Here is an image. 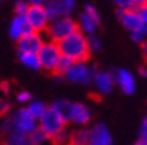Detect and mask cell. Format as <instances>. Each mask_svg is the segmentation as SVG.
Segmentation results:
<instances>
[{
  "mask_svg": "<svg viewBox=\"0 0 147 145\" xmlns=\"http://www.w3.org/2000/svg\"><path fill=\"white\" fill-rule=\"evenodd\" d=\"M58 45L62 55H66L68 57L74 59L76 63H86L91 59V49L88 45V40L84 37L83 31H74L72 33L66 36L64 39L59 40Z\"/></svg>",
  "mask_w": 147,
  "mask_h": 145,
  "instance_id": "cell-1",
  "label": "cell"
},
{
  "mask_svg": "<svg viewBox=\"0 0 147 145\" xmlns=\"http://www.w3.org/2000/svg\"><path fill=\"white\" fill-rule=\"evenodd\" d=\"M79 28H80L79 23L75 21L74 19H71L70 16H62L59 19L52 20L48 24L47 29L42 33H44L47 36L46 41H59V40L64 39L66 36H68L74 31L79 29Z\"/></svg>",
  "mask_w": 147,
  "mask_h": 145,
  "instance_id": "cell-2",
  "label": "cell"
},
{
  "mask_svg": "<svg viewBox=\"0 0 147 145\" xmlns=\"http://www.w3.org/2000/svg\"><path fill=\"white\" fill-rule=\"evenodd\" d=\"M40 67L48 73L55 72V69L58 67V63L62 57V52L59 49V45L56 41H44L42 48L38 52Z\"/></svg>",
  "mask_w": 147,
  "mask_h": 145,
  "instance_id": "cell-3",
  "label": "cell"
},
{
  "mask_svg": "<svg viewBox=\"0 0 147 145\" xmlns=\"http://www.w3.org/2000/svg\"><path fill=\"white\" fill-rule=\"evenodd\" d=\"M66 125L67 122L63 121V118L59 116V113L52 107L46 108L44 113L40 117V126L46 130V133L50 137L60 132V130H63L66 128Z\"/></svg>",
  "mask_w": 147,
  "mask_h": 145,
  "instance_id": "cell-4",
  "label": "cell"
},
{
  "mask_svg": "<svg viewBox=\"0 0 147 145\" xmlns=\"http://www.w3.org/2000/svg\"><path fill=\"white\" fill-rule=\"evenodd\" d=\"M26 17H27L28 23L31 24V27L34 31L36 32H44L50 24V19H48V15L46 12V8L44 5H34L31 4L30 8H28L27 13H26Z\"/></svg>",
  "mask_w": 147,
  "mask_h": 145,
  "instance_id": "cell-5",
  "label": "cell"
},
{
  "mask_svg": "<svg viewBox=\"0 0 147 145\" xmlns=\"http://www.w3.org/2000/svg\"><path fill=\"white\" fill-rule=\"evenodd\" d=\"M44 44V39L40 35V32L32 31L30 33L23 35L18 40V49L19 52H31V53H38L39 49Z\"/></svg>",
  "mask_w": 147,
  "mask_h": 145,
  "instance_id": "cell-6",
  "label": "cell"
},
{
  "mask_svg": "<svg viewBox=\"0 0 147 145\" xmlns=\"http://www.w3.org/2000/svg\"><path fill=\"white\" fill-rule=\"evenodd\" d=\"M12 117L13 122V129L24 132V133H30L31 130L35 129V117L31 115V112L28 108H22L16 112Z\"/></svg>",
  "mask_w": 147,
  "mask_h": 145,
  "instance_id": "cell-7",
  "label": "cell"
},
{
  "mask_svg": "<svg viewBox=\"0 0 147 145\" xmlns=\"http://www.w3.org/2000/svg\"><path fill=\"white\" fill-rule=\"evenodd\" d=\"M116 15L119 17L120 23L128 31H135L140 28L142 19L138 15L135 8H118Z\"/></svg>",
  "mask_w": 147,
  "mask_h": 145,
  "instance_id": "cell-8",
  "label": "cell"
},
{
  "mask_svg": "<svg viewBox=\"0 0 147 145\" xmlns=\"http://www.w3.org/2000/svg\"><path fill=\"white\" fill-rule=\"evenodd\" d=\"M34 29H32L31 24L28 23L26 15H16L9 25V36L13 40H19L23 35L30 33Z\"/></svg>",
  "mask_w": 147,
  "mask_h": 145,
  "instance_id": "cell-9",
  "label": "cell"
},
{
  "mask_svg": "<svg viewBox=\"0 0 147 145\" xmlns=\"http://www.w3.org/2000/svg\"><path fill=\"white\" fill-rule=\"evenodd\" d=\"M114 79L115 81H118L120 89L127 93V95H131L134 92V88H135V83H134V77L131 76V73L127 72L126 69H114Z\"/></svg>",
  "mask_w": 147,
  "mask_h": 145,
  "instance_id": "cell-10",
  "label": "cell"
},
{
  "mask_svg": "<svg viewBox=\"0 0 147 145\" xmlns=\"http://www.w3.org/2000/svg\"><path fill=\"white\" fill-rule=\"evenodd\" d=\"M90 142L95 145H112L109 130L103 124H98L90 130Z\"/></svg>",
  "mask_w": 147,
  "mask_h": 145,
  "instance_id": "cell-11",
  "label": "cell"
},
{
  "mask_svg": "<svg viewBox=\"0 0 147 145\" xmlns=\"http://www.w3.org/2000/svg\"><path fill=\"white\" fill-rule=\"evenodd\" d=\"M44 8H46V12L48 15L50 21H52L55 19H59L62 16H68L66 12V8H64V5L62 3V0H48L44 4Z\"/></svg>",
  "mask_w": 147,
  "mask_h": 145,
  "instance_id": "cell-12",
  "label": "cell"
},
{
  "mask_svg": "<svg viewBox=\"0 0 147 145\" xmlns=\"http://www.w3.org/2000/svg\"><path fill=\"white\" fill-rule=\"evenodd\" d=\"M94 81H95L96 87L103 93H109V92H111L112 87H114L115 79H114V76L110 72H100V73H96Z\"/></svg>",
  "mask_w": 147,
  "mask_h": 145,
  "instance_id": "cell-13",
  "label": "cell"
},
{
  "mask_svg": "<svg viewBox=\"0 0 147 145\" xmlns=\"http://www.w3.org/2000/svg\"><path fill=\"white\" fill-rule=\"evenodd\" d=\"M52 108L59 113V116L63 118L64 122H68L72 117V109H74V103L67 101V100H58L52 104Z\"/></svg>",
  "mask_w": 147,
  "mask_h": 145,
  "instance_id": "cell-14",
  "label": "cell"
},
{
  "mask_svg": "<svg viewBox=\"0 0 147 145\" xmlns=\"http://www.w3.org/2000/svg\"><path fill=\"white\" fill-rule=\"evenodd\" d=\"M87 71H88V68L84 65V63H75L66 72V76L70 81L79 83V81L84 80L86 75H87Z\"/></svg>",
  "mask_w": 147,
  "mask_h": 145,
  "instance_id": "cell-15",
  "label": "cell"
},
{
  "mask_svg": "<svg viewBox=\"0 0 147 145\" xmlns=\"http://www.w3.org/2000/svg\"><path fill=\"white\" fill-rule=\"evenodd\" d=\"M74 122L76 124H87L91 120V113L83 104H74V109H72V117H71Z\"/></svg>",
  "mask_w": 147,
  "mask_h": 145,
  "instance_id": "cell-16",
  "label": "cell"
},
{
  "mask_svg": "<svg viewBox=\"0 0 147 145\" xmlns=\"http://www.w3.org/2000/svg\"><path fill=\"white\" fill-rule=\"evenodd\" d=\"M78 23H79V27H80V29L83 31V32L90 33V35H92L94 32L96 31V27H98V24L94 21V19L86 11L83 12V13H80Z\"/></svg>",
  "mask_w": 147,
  "mask_h": 145,
  "instance_id": "cell-17",
  "label": "cell"
},
{
  "mask_svg": "<svg viewBox=\"0 0 147 145\" xmlns=\"http://www.w3.org/2000/svg\"><path fill=\"white\" fill-rule=\"evenodd\" d=\"M90 142V130L79 129L70 133L71 145H87Z\"/></svg>",
  "mask_w": 147,
  "mask_h": 145,
  "instance_id": "cell-18",
  "label": "cell"
},
{
  "mask_svg": "<svg viewBox=\"0 0 147 145\" xmlns=\"http://www.w3.org/2000/svg\"><path fill=\"white\" fill-rule=\"evenodd\" d=\"M19 60L23 63L26 67H30L32 69H39L40 61H39L38 53H31V52H19Z\"/></svg>",
  "mask_w": 147,
  "mask_h": 145,
  "instance_id": "cell-19",
  "label": "cell"
},
{
  "mask_svg": "<svg viewBox=\"0 0 147 145\" xmlns=\"http://www.w3.org/2000/svg\"><path fill=\"white\" fill-rule=\"evenodd\" d=\"M28 136H30L31 145H43L47 140H50V136L46 133V130L43 129L42 126H39V128L35 126V129L31 130L28 133Z\"/></svg>",
  "mask_w": 147,
  "mask_h": 145,
  "instance_id": "cell-20",
  "label": "cell"
},
{
  "mask_svg": "<svg viewBox=\"0 0 147 145\" xmlns=\"http://www.w3.org/2000/svg\"><path fill=\"white\" fill-rule=\"evenodd\" d=\"M75 63H76V61L74 60V59L68 57V56H66V55H62V57H60V60H59L58 67H56V69H55L54 73L66 75V72L72 67L74 64H75ZM54 73H52V75H54Z\"/></svg>",
  "mask_w": 147,
  "mask_h": 145,
  "instance_id": "cell-21",
  "label": "cell"
},
{
  "mask_svg": "<svg viewBox=\"0 0 147 145\" xmlns=\"http://www.w3.org/2000/svg\"><path fill=\"white\" fill-rule=\"evenodd\" d=\"M46 105L43 103H40V101H35V103H32L31 105H30V112H31V115L34 116L35 118H40L42 117V115L44 113V111H46Z\"/></svg>",
  "mask_w": 147,
  "mask_h": 145,
  "instance_id": "cell-22",
  "label": "cell"
},
{
  "mask_svg": "<svg viewBox=\"0 0 147 145\" xmlns=\"http://www.w3.org/2000/svg\"><path fill=\"white\" fill-rule=\"evenodd\" d=\"M30 1L27 0H18L15 3V13L16 15H26L30 8Z\"/></svg>",
  "mask_w": 147,
  "mask_h": 145,
  "instance_id": "cell-23",
  "label": "cell"
},
{
  "mask_svg": "<svg viewBox=\"0 0 147 145\" xmlns=\"http://www.w3.org/2000/svg\"><path fill=\"white\" fill-rule=\"evenodd\" d=\"M84 11L88 13L91 17L94 19V21L98 24V27L100 25V16H99V13H98L96 11V8L94 7L92 4H86V7H84Z\"/></svg>",
  "mask_w": 147,
  "mask_h": 145,
  "instance_id": "cell-24",
  "label": "cell"
},
{
  "mask_svg": "<svg viewBox=\"0 0 147 145\" xmlns=\"http://www.w3.org/2000/svg\"><path fill=\"white\" fill-rule=\"evenodd\" d=\"M96 73H98V67L96 65H92L91 68H88V71H87V75H86V77H84V80L82 81L83 84H90L91 81L95 79V76H96Z\"/></svg>",
  "mask_w": 147,
  "mask_h": 145,
  "instance_id": "cell-25",
  "label": "cell"
},
{
  "mask_svg": "<svg viewBox=\"0 0 147 145\" xmlns=\"http://www.w3.org/2000/svg\"><path fill=\"white\" fill-rule=\"evenodd\" d=\"M88 45H90V49L91 51H99L100 49V47H102V43H100V40L96 37V36H90L88 39Z\"/></svg>",
  "mask_w": 147,
  "mask_h": 145,
  "instance_id": "cell-26",
  "label": "cell"
},
{
  "mask_svg": "<svg viewBox=\"0 0 147 145\" xmlns=\"http://www.w3.org/2000/svg\"><path fill=\"white\" fill-rule=\"evenodd\" d=\"M11 111V104L8 103L7 100L0 99V117H4L7 116Z\"/></svg>",
  "mask_w": 147,
  "mask_h": 145,
  "instance_id": "cell-27",
  "label": "cell"
},
{
  "mask_svg": "<svg viewBox=\"0 0 147 145\" xmlns=\"http://www.w3.org/2000/svg\"><path fill=\"white\" fill-rule=\"evenodd\" d=\"M118 8H135L134 0H112Z\"/></svg>",
  "mask_w": 147,
  "mask_h": 145,
  "instance_id": "cell-28",
  "label": "cell"
},
{
  "mask_svg": "<svg viewBox=\"0 0 147 145\" xmlns=\"http://www.w3.org/2000/svg\"><path fill=\"white\" fill-rule=\"evenodd\" d=\"M144 36L146 35L142 32L140 29H135V31H131V37H132V40L135 43H143L144 41Z\"/></svg>",
  "mask_w": 147,
  "mask_h": 145,
  "instance_id": "cell-29",
  "label": "cell"
},
{
  "mask_svg": "<svg viewBox=\"0 0 147 145\" xmlns=\"http://www.w3.org/2000/svg\"><path fill=\"white\" fill-rule=\"evenodd\" d=\"M135 9H136V12H138V15L140 16L142 21L147 20V1L143 4H140V5H138V7H135Z\"/></svg>",
  "mask_w": 147,
  "mask_h": 145,
  "instance_id": "cell-30",
  "label": "cell"
},
{
  "mask_svg": "<svg viewBox=\"0 0 147 145\" xmlns=\"http://www.w3.org/2000/svg\"><path fill=\"white\" fill-rule=\"evenodd\" d=\"M63 5H64V8H66V12L67 15L70 16L71 13H72L74 8H75V0H62Z\"/></svg>",
  "mask_w": 147,
  "mask_h": 145,
  "instance_id": "cell-31",
  "label": "cell"
},
{
  "mask_svg": "<svg viewBox=\"0 0 147 145\" xmlns=\"http://www.w3.org/2000/svg\"><path fill=\"white\" fill-rule=\"evenodd\" d=\"M31 93H28V92H19L18 93V96H16V100L19 101V103H27V101H30L31 100Z\"/></svg>",
  "mask_w": 147,
  "mask_h": 145,
  "instance_id": "cell-32",
  "label": "cell"
},
{
  "mask_svg": "<svg viewBox=\"0 0 147 145\" xmlns=\"http://www.w3.org/2000/svg\"><path fill=\"white\" fill-rule=\"evenodd\" d=\"M9 81H4V80H1L0 81V91L3 92L4 95H8L9 93V91H11V87H9Z\"/></svg>",
  "mask_w": 147,
  "mask_h": 145,
  "instance_id": "cell-33",
  "label": "cell"
},
{
  "mask_svg": "<svg viewBox=\"0 0 147 145\" xmlns=\"http://www.w3.org/2000/svg\"><path fill=\"white\" fill-rule=\"evenodd\" d=\"M140 137L147 141V120L144 118L143 124H142V128H140Z\"/></svg>",
  "mask_w": 147,
  "mask_h": 145,
  "instance_id": "cell-34",
  "label": "cell"
},
{
  "mask_svg": "<svg viewBox=\"0 0 147 145\" xmlns=\"http://www.w3.org/2000/svg\"><path fill=\"white\" fill-rule=\"evenodd\" d=\"M140 48H142V56H143V60L147 64V40H144L143 43H140Z\"/></svg>",
  "mask_w": 147,
  "mask_h": 145,
  "instance_id": "cell-35",
  "label": "cell"
},
{
  "mask_svg": "<svg viewBox=\"0 0 147 145\" xmlns=\"http://www.w3.org/2000/svg\"><path fill=\"white\" fill-rule=\"evenodd\" d=\"M88 97L92 101H96V103H102V96L99 93H95V92H90L88 93Z\"/></svg>",
  "mask_w": 147,
  "mask_h": 145,
  "instance_id": "cell-36",
  "label": "cell"
},
{
  "mask_svg": "<svg viewBox=\"0 0 147 145\" xmlns=\"http://www.w3.org/2000/svg\"><path fill=\"white\" fill-rule=\"evenodd\" d=\"M138 73H139L140 76L147 77V67H144V65H140L139 68H138Z\"/></svg>",
  "mask_w": 147,
  "mask_h": 145,
  "instance_id": "cell-37",
  "label": "cell"
},
{
  "mask_svg": "<svg viewBox=\"0 0 147 145\" xmlns=\"http://www.w3.org/2000/svg\"><path fill=\"white\" fill-rule=\"evenodd\" d=\"M28 1H30V4H34V5H44L48 0H28Z\"/></svg>",
  "mask_w": 147,
  "mask_h": 145,
  "instance_id": "cell-38",
  "label": "cell"
},
{
  "mask_svg": "<svg viewBox=\"0 0 147 145\" xmlns=\"http://www.w3.org/2000/svg\"><path fill=\"white\" fill-rule=\"evenodd\" d=\"M142 32H143L144 35H147V20H143L142 21V24H140V28H139Z\"/></svg>",
  "mask_w": 147,
  "mask_h": 145,
  "instance_id": "cell-39",
  "label": "cell"
},
{
  "mask_svg": "<svg viewBox=\"0 0 147 145\" xmlns=\"http://www.w3.org/2000/svg\"><path fill=\"white\" fill-rule=\"evenodd\" d=\"M146 1H147V0H134V4H135V7H138V5L146 3Z\"/></svg>",
  "mask_w": 147,
  "mask_h": 145,
  "instance_id": "cell-40",
  "label": "cell"
},
{
  "mask_svg": "<svg viewBox=\"0 0 147 145\" xmlns=\"http://www.w3.org/2000/svg\"><path fill=\"white\" fill-rule=\"evenodd\" d=\"M136 145H147V141L146 140H143V138L140 137V140L138 142H136Z\"/></svg>",
  "mask_w": 147,
  "mask_h": 145,
  "instance_id": "cell-41",
  "label": "cell"
},
{
  "mask_svg": "<svg viewBox=\"0 0 147 145\" xmlns=\"http://www.w3.org/2000/svg\"><path fill=\"white\" fill-rule=\"evenodd\" d=\"M87 145H95V144H92V142H88V144H87Z\"/></svg>",
  "mask_w": 147,
  "mask_h": 145,
  "instance_id": "cell-42",
  "label": "cell"
},
{
  "mask_svg": "<svg viewBox=\"0 0 147 145\" xmlns=\"http://www.w3.org/2000/svg\"><path fill=\"white\" fill-rule=\"evenodd\" d=\"M67 145H71V144H67Z\"/></svg>",
  "mask_w": 147,
  "mask_h": 145,
  "instance_id": "cell-43",
  "label": "cell"
},
{
  "mask_svg": "<svg viewBox=\"0 0 147 145\" xmlns=\"http://www.w3.org/2000/svg\"><path fill=\"white\" fill-rule=\"evenodd\" d=\"M0 1H3V0H0Z\"/></svg>",
  "mask_w": 147,
  "mask_h": 145,
  "instance_id": "cell-44",
  "label": "cell"
},
{
  "mask_svg": "<svg viewBox=\"0 0 147 145\" xmlns=\"http://www.w3.org/2000/svg\"><path fill=\"white\" fill-rule=\"evenodd\" d=\"M146 120H147V117H146Z\"/></svg>",
  "mask_w": 147,
  "mask_h": 145,
  "instance_id": "cell-45",
  "label": "cell"
}]
</instances>
